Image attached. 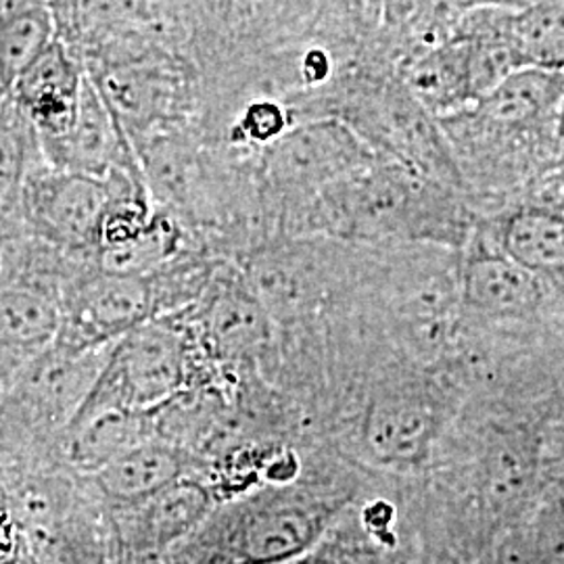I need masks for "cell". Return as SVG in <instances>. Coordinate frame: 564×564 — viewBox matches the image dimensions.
Wrapping results in <instances>:
<instances>
[{
    "instance_id": "obj_12",
    "label": "cell",
    "mask_w": 564,
    "mask_h": 564,
    "mask_svg": "<svg viewBox=\"0 0 564 564\" xmlns=\"http://www.w3.org/2000/svg\"><path fill=\"white\" fill-rule=\"evenodd\" d=\"M44 162L57 170L93 178H107L113 172L141 167L134 147L111 116L93 82L84 80L78 113L65 134L42 141Z\"/></svg>"
},
{
    "instance_id": "obj_10",
    "label": "cell",
    "mask_w": 564,
    "mask_h": 564,
    "mask_svg": "<svg viewBox=\"0 0 564 564\" xmlns=\"http://www.w3.org/2000/svg\"><path fill=\"white\" fill-rule=\"evenodd\" d=\"M46 2L53 15L55 41L72 53L84 72L132 59L153 48H170L160 34L151 0Z\"/></svg>"
},
{
    "instance_id": "obj_17",
    "label": "cell",
    "mask_w": 564,
    "mask_h": 564,
    "mask_svg": "<svg viewBox=\"0 0 564 564\" xmlns=\"http://www.w3.org/2000/svg\"><path fill=\"white\" fill-rule=\"evenodd\" d=\"M126 508H132L128 527L134 545L158 550L188 540L199 529L214 510V489L184 477L158 496Z\"/></svg>"
},
{
    "instance_id": "obj_2",
    "label": "cell",
    "mask_w": 564,
    "mask_h": 564,
    "mask_svg": "<svg viewBox=\"0 0 564 564\" xmlns=\"http://www.w3.org/2000/svg\"><path fill=\"white\" fill-rule=\"evenodd\" d=\"M564 74L521 69L479 101L440 121L449 153L464 172L517 178L561 160Z\"/></svg>"
},
{
    "instance_id": "obj_30",
    "label": "cell",
    "mask_w": 564,
    "mask_h": 564,
    "mask_svg": "<svg viewBox=\"0 0 564 564\" xmlns=\"http://www.w3.org/2000/svg\"><path fill=\"white\" fill-rule=\"evenodd\" d=\"M7 97H9V93H7L4 86L0 84V107H2V102L7 101Z\"/></svg>"
},
{
    "instance_id": "obj_21",
    "label": "cell",
    "mask_w": 564,
    "mask_h": 564,
    "mask_svg": "<svg viewBox=\"0 0 564 564\" xmlns=\"http://www.w3.org/2000/svg\"><path fill=\"white\" fill-rule=\"evenodd\" d=\"M53 42L46 0H0V84L7 93Z\"/></svg>"
},
{
    "instance_id": "obj_22",
    "label": "cell",
    "mask_w": 564,
    "mask_h": 564,
    "mask_svg": "<svg viewBox=\"0 0 564 564\" xmlns=\"http://www.w3.org/2000/svg\"><path fill=\"white\" fill-rule=\"evenodd\" d=\"M155 440L160 437L153 410L109 412L76 431H69V454L74 463L95 473L126 449Z\"/></svg>"
},
{
    "instance_id": "obj_3",
    "label": "cell",
    "mask_w": 564,
    "mask_h": 564,
    "mask_svg": "<svg viewBox=\"0 0 564 564\" xmlns=\"http://www.w3.org/2000/svg\"><path fill=\"white\" fill-rule=\"evenodd\" d=\"M333 506L302 489L270 485L212 510L186 542L193 564H289L323 540Z\"/></svg>"
},
{
    "instance_id": "obj_13",
    "label": "cell",
    "mask_w": 564,
    "mask_h": 564,
    "mask_svg": "<svg viewBox=\"0 0 564 564\" xmlns=\"http://www.w3.org/2000/svg\"><path fill=\"white\" fill-rule=\"evenodd\" d=\"M86 72L55 41L9 90V99L36 128L42 141L59 139L78 113Z\"/></svg>"
},
{
    "instance_id": "obj_8",
    "label": "cell",
    "mask_w": 564,
    "mask_h": 564,
    "mask_svg": "<svg viewBox=\"0 0 564 564\" xmlns=\"http://www.w3.org/2000/svg\"><path fill=\"white\" fill-rule=\"evenodd\" d=\"M69 279V260L39 241L18 253L9 274L0 272V377L32 366L51 349Z\"/></svg>"
},
{
    "instance_id": "obj_11",
    "label": "cell",
    "mask_w": 564,
    "mask_h": 564,
    "mask_svg": "<svg viewBox=\"0 0 564 564\" xmlns=\"http://www.w3.org/2000/svg\"><path fill=\"white\" fill-rule=\"evenodd\" d=\"M195 310L193 330L203 347L228 364L258 360L270 343L272 316L242 276L241 265L224 260Z\"/></svg>"
},
{
    "instance_id": "obj_4",
    "label": "cell",
    "mask_w": 564,
    "mask_h": 564,
    "mask_svg": "<svg viewBox=\"0 0 564 564\" xmlns=\"http://www.w3.org/2000/svg\"><path fill=\"white\" fill-rule=\"evenodd\" d=\"M195 347L184 312L142 324L109 345L67 431L109 412H144L174 400L193 387Z\"/></svg>"
},
{
    "instance_id": "obj_15",
    "label": "cell",
    "mask_w": 564,
    "mask_h": 564,
    "mask_svg": "<svg viewBox=\"0 0 564 564\" xmlns=\"http://www.w3.org/2000/svg\"><path fill=\"white\" fill-rule=\"evenodd\" d=\"M323 0H230L237 61L307 41Z\"/></svg>"
},
{
    "instance_id": "obj_19",
    "label": "cell",
    "mask_w": 564,
    "mask_h": 564,
    "mask_svg": "<svg viewBox=\"0 0 564 564\" xmlns=\"http://www.w3.org/2000/svg\"><path fill=\"white\" fill-rule=\"evenodd\" d=\"M464 300L489 314H521L542 300V284L538 274L479 242L464 270Z\"/></svg>"
},
{
    "instance_id": "obj_25",
    "label": "cell",
    "mask_w": 564,
    "mask_h": 564,
    "mask_svg": "<svg viewBox=\"0 0 564 564\" xmlns=\"http://www.w3.org/2000/svg\"><path fill=\"white\" fill-rule=\"evenodd\" d=\"M429 435V416L408 398L377 403L366 423V440L387 460H414Z\"/></svg>"
},
{
    "instance_id": "obj_16",
    "label": "cell",
    "mask_w": 564,
    "mask_h": 564,
    "mask_svg": "<svg viewBox=\"0 0 564 564\" xmlns=\"http://www.w3.org/2000/svg\"><path fill=\"white\" fill-rule=\"evenodd\" d=\"M188 466L191 460L184 447L155 440L126 449L99 466L93 477L109 500L132 506L158 496L184 477H191Z\"/></svg>"
},
{
    "instance_id": "obj_20",
    "label": "cell",
    "mask_w": 564,
    "mask_h": 564,
    "mask_svg": "<svg viewBox=\"0 0 564 564\" xmlns=\"http://www.w3.org/2000/svg\"><path fill=\"white\" fill-rule=\"evenodd\" d=\"M500 251L533 274L564 270V212L552 203H527L498 228Z\"/></svg>"
},
{
    "instance_id": "obj_5",
    "label": "cell",
    "mask_w": 564,
    "mask_h": 564,
    "mask_svg": "<svg viewBox=\"0 0 564 564\" xmlns=\"http://www.w3.org/2000/svg\"><path fill=\"white\" fill-rule=\"evenodd\" d=\"M379 155L345 123H295L263 149L256 163L270 239L291 237L303 212L343 176L377 162Z\"/></svg>"
},
{
    "instance_id": "obj_1",
    "label": "cell",
    "mask_w": 564,
    "mask_h": 564,
    "mask_svg": "<svg viewBox=\"0 0 564 564\" xmlns=\"http://www.w3.org/2000/svg\"><path fill=\"white\" fill-rule=\"evenodd\" d=\"M449 188L402 163L379 158L330 184L312 203L291 237H328L343 242L456 239L463 209Z\"/></svg>"
},
{
    "instance_id": "obj_28",
    "label": "cell",
    "mask_w": 564,
    "mask_h": 564,
    "mask_svg": "<svg viewBox=\"0 0 564 564\" xmlns=\"http://www.w3.org/2000/svg\"><path fill=\"white\" fill-rule=\"evenodd\" d=\"M458 11L466 13L468 9L477 7H508V9H521L524 4H531L535 0H449Z\"/></svg>"
},
{
    "instance_id": "obj_29",
    "label": "cell",
    "mask_w": 564,
    "mask_h": 564,
    "mask_svg": "<svg viewBox=\"0 0 564 564\" xmlns=\"http://www.w3.org/2000/svg\"><path fill=\"white\" fill-rule=\"evenodd\" d=\"M4 247H7V242H4V235H2V226H0V268H2V258H4Z\"/></svg>"
},
{
    "instance_id": "obj_26",
    "label": "cell",
    "mask_w": 564,
    "mask_h": 564,
    "mask_svg": "<svg viewBox=\"0 0 564 564\" xmlns=\"http://www.w3.org/2000/svg\"><path fill=\"white\" fill-rule=\"evenodd\" d=\"M381 20L383 0H323L310 39L347 57L379 39Z\"/></svg>"
},
{
    "instance_id": "obj_24",
    "label": "cell",
    "mask_w": 564,
    "mask_h": 564,
    "mask_svg": "<svg viewBox=\"0 0 564 564\" xmlns=\"http://www.w3.org/2000/svg\"><path fill=\"white\" fill-rule=\"evenodd\" d=\"M42 160L36 128L7 97L0 107V216L18 212L21 186Z\"/></svg>"
},
{
    "instance_id": "obj_7",
    "label": "cell",
    "mask_w": 564,
    "mask_h": 564,
    "mask_svg": "<svg viewBox=\"0 0 564 564\" xmlns=\"http://www.w3.org/2000/svg\"><path fill=\"white\" fill-rule=\"evenodd\" d=\"M165 316L153 274H118L84 263L63 286L59 333L53 347L69 356L97 354L142 324Z\"/></svg>"
},
{
    "instance_id": "obj_23",
    "label": "cell",
    "mask_w": 564,
    "mask_h": 564,
    "mask_svg": "<svg viewBox=\"0 0 564 564\" xmlns=\"http://www.w3.org/2000/svg\"><path fill=\"white\" fill-rule=\"evenodd\" d=\"M510 28L521 69L564 74V0H535L512 9Z\"/></svg>"
},
{
    "instance_id": "obj_27",
    "label": "cell",
    "mask_w": 564,
    "mask_h": 564,
    "mask_svg": "<svg viewBox=\"0 0 564 564\" xmlns=\"http://www.w3.org/2000/svg\"><path fill=\"white\" fill-rule=\"evenodd\" d=\"M289 564H354L347 556L339 554L333 547L323 545V540L314 545L310 552H305L300 558H295L293 563Z\"/></svg>"
},
{
    "instance_id": "obj_14",
    "label": "cell",
    "mask_w": 564,
    "mask_h": 564,
    "mask_svg": "<svg viewBox=\"0 0 564 564\" xmlns=\"http://www.w3.org/2000/svg\"><path fill=\"white\" fill-rule=\"evenodd\" d=\"M398 74L410 95L435 120L454 116L477 101L466 48L452 34L444 42L402 61Z\"/></svg>"
},
{
    "instance_id": "obj_31",
    "label": "cell",
    "mask_w": 564,
    "mask_h": 564,
    "mask_svg": "<svg viewBox=\"0 0 564 564\" xmlns=\"http://www.w3.org/2000/svg\"><path fill=\"white\" fill-rule=\"evenodd\" d=\"M561 142H563V153H564V107H563V123H561ZM561 153V155H563Z\"/></svg>"
},
{
    "instance_id": "obj_6",
    "label": "cell",
    "mask_w": 564,
    "mask_h": 564,
    "mask_svg": "<svg viewBox=\"0 0 564 564\" xmlns=\"http://www.w3.org/2000/svg\"><path fill=\"white\" fill-rule=\"evenodd\" d=\"M86 76L134 149L155 137L197 126L202 118V74L170 48H153Z\"/></svg>"
},
{
    "instance_id": "obj_9",
    "label": "cell",
    "mask_w": 564,
    "mask_h": 564,
    "mask_svg": "<svg viewBox=\"0 0 564 564\" xmlns=\"http://www.w3.org/2000/svg\"><path fill=\"white\" fill-rule=\"evenodd\" d=\"M109 202V178L65 172L42 160L21 186L18 214L32 239L93 262Z\"/></svg>"
},
{
    "instance_id": "obj_18",
    "label": "cell",
    "mask_w": 564,
    "mask_h": 564,
    "mask_svg": "<svg viewBox=\"0 0 564 564\" xmlns=\"http://www.w3.org/2000/svg\"><path fill=\"white\" fill-rule=\"evenodd\" d=\"M510 20L512 9L508 7H477L463 13L452 30V36L466 48L477 101L521 72Z\"/></svg>"
}]
</instances>
